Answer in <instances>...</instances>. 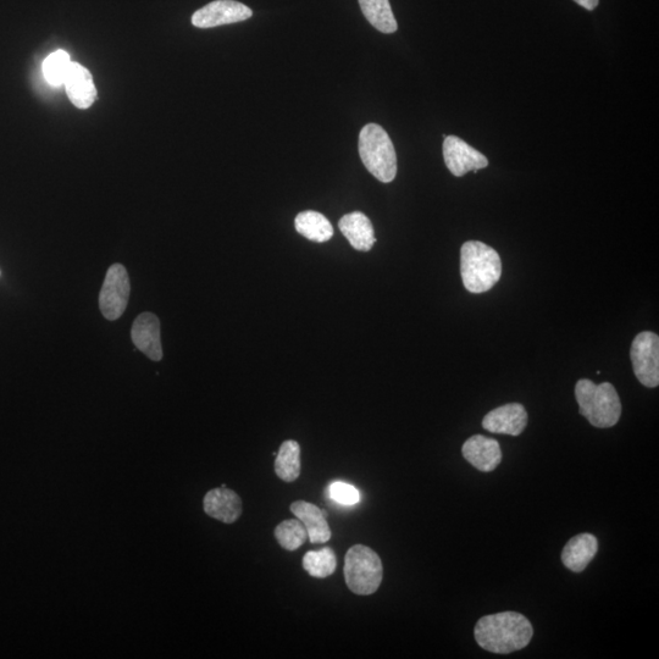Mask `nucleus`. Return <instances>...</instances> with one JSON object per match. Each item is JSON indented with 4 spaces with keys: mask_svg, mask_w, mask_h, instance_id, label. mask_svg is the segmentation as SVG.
<instances>
[{
    "mask_svg": "<svg viewBox=\"0 0 659 659\" xmlns=\"http://www.w3.org/2000/svg\"><path fill=\"white\" fill-rule=\"evenodd\" d=\"M474 634L481 649L497 655H509L530 644L534 628L523 614L502 612L479 619Z\"/></svg>",
    "mask_w": 659,
    "mask_h": 659,
    "instance_id": "nucleus-1",
    "label": "nucleus"
},
{
    "mask_svg": "<svg viewBox=\"0 0 659 659\" xmlns=\"http://www.w3.org/2000/svg\"><path fill=\"white\" fill-rule=\"evenodd\" d=\"M502 262L494 248L479 241L465 242L461 249V275L472 293L490 291L501 279Z\"/></svg>",
    "mask_w": 659,
    "mask_h": 659,
    "instance_id": "nucleus-2",
    "label": "nucleus"
},
{
    "mask_svg": "<svg viewBox=\"0 0 659 659\" xmlns=\"http://www.w3.org/2000/svg\"><path fill=\"white\" fill-rule=\"evenodd\" d=\"M575 397L579 412L598 429L613 428L622 415V402L616 387L609 382L596 385L595 382L581 379L575 386Z\"/></svg>",
    "mask_w": 659,
    "mask_h": 659,
    "instance_id": "nucleus-3",
    "label": "nucleus"
},
{
    "mask_svg": "<svg viewBox=\"0 0 659 659\" xmlns=\"http://www.w3.org/2000/svg\"><path fill=\"white\" fill-rule=\"evenodd\" d=\"M359 155L371 175L390 184L397 175L395 146L387 132L378 124L365 125L359 134Z\"/></svg>",
    "mask_w": 659,
    "mask_h": 659,
    "instance_id": "nucleus-4",
    "label": "nucleus"
},
{
    "mask_svg": "<svg viewBox=\"0 0 659 659\" xmlns=\"http://www.w3.org/2000/svg\"><path fill=\"white\" fill-rule=\"evenodd\" d=\"M384 568L381 559L370 547L356 545L345 558V579L348 589L356 595L368 596L378 591Z\"/></svg>",
    "mask_w": 659,
    "mask_h": 659,
    "instance_id": "nucleus-5",
    "label": "nucleus"
},
{
    "mask_svg": "<svg viewBox=\"0 0 659 659\" xmlns=\"http://www.w3.org/2000/svg\"><path fill=\"white\" fill-rule=\"evenodd\" d=\"M631 362L636 378L642 385L655 389L659 385V337L655 332L644 331L631 345Z\"/></svg>",
    "mask_w": 659,
    "mask_h": 659,
    "instance_id": "nucleus-6",
    "label": "nucleus"
},
{
    "mask_svg": "<svg viewBox=\"0 0 659 659\" xmlns=\"http://www.w3.org/2000/svg\"><path fill=\"white\" fill-rule=\"evenodd\" d=\"M131 292L129 274L121 264L110 267L105 276L99 308L108 320H118L124 314Z\"/></svg>",
    "mask_w": 659,
    "mask_h": 659,
    "instance_id": "nucleus-7",
    "label": "nucleus"
},
{
    "mask_svg": "<svg viewBox=\"0 0 659 659\" xmlns=\"http://www.w3.org/2000/svg\"><path fill=\"white\" fill-rule=\"evenodd\" d=\"M252 16L253 11L245 4L235 0H215L193 14L192 24L199 29H212V27L246 21Z\"/></svg>",
    "mask_w": 659,
    "mask_h": 659,
    "instance_id": "nucleus-8",
    "label": "nucleus"
},
{
    "mask_svg": "<svg viewBox=\"0 0 659 659\" xmlns=\"http://www.w3.org/2000/svg\"><path fill=\"white\" fill-rule=\"evenodd\" d=\"M443 158L454 176L462 177L469 171H478L489 166L483 153L476 151L457 136H446L443 142Z\"/></svg>",
    "mask_w": 659,
    "mask_h": 659,
    "instance_id": "nucleus-9",
    "label": "nucleus"
},
{
    "mask_svg": "<svg viewBox=\"0 0 659 659\" xmlns=\"http://www.w3.org/2000/svg\"><path fill=\"white\" fill-rule=\"evenodd\" d=\"M528 425V412L523 404L509 403L486 414L483 428L492 434L519 436Z\"/></svg>",
    "mask_w": 659,
    "mask_h": 659,
    "instance_id": "nucleus-10",
    "label": "nucleus"
},
{
    "mask_svg": "<svg viewBox=\"0 0 659 659\" xmlns=\"http://www.w3.org/2000/svg\"><path fill=\"white\" fill-rule=\"evenodd\" d=\"M462 454L479 472L490 473L502 462L500 443L483 435H474L464 442Z\"/></svg>",
    "mask_w": 659,
    "mask_h": 659,
    "instance_id": "nucleus-11",
    "label": "nucleus"
},
{
    "mask_svg": "<svg viewBox=\"0 0 659 659\" xmlns=\"http://www.w3.org/2000/svg\"><path fill=\"white\" fill-rule=\"evenodd\" d=\"M132 341L141 352L154 362L162 361L163 348L160 340V321L152 313L138 315L131 330Z\"/></svg>",
    "mask_w": 659,
    "mask_h": 659,
    "instance_id": "nucleus-12",
    "label": "nucleus"
},
{
    "mask_svg": "<svg viewBox=\"0 0 659 659\" xmlns=\"http://www.w3.org/2000/svg\"><path fill=\"white\" fill-rule=\"evenodd\" d=\"M64 85L71 103L79 109H88L96 102L97 88L85 66L71 62Z\"/></svg>",
    "mask_w": 659,
    "mask_h": 659,
    "instance_id": "nucleus-13",
    "label": "nucleus"
},
{
    "mask_svg": "<svg viewBox=\"0 0 659 659\" xmlns=\"http://www.w3.org/2000/svg\"><path fill=\"white\" fill-rule=\"evenodd\" d=\"M204 511L214 519L225 524L235 523L242 514V501L235 491L226 485L210 490L204 497Z\"/></svg>",
    "mask_w": 659,
    "mask_h": 659,
    "instance_id": "nucleus-14",
    "label": "nucleus"
},
{
    "mask_svg": "<svg viewBox=\"0 0 659 659\" xmlns=\"http://www.w3.org/2000/svg\"><path fill=\"white\" fill-rule=\"evenodd\" d=\"M290 511L296 515L299 522L306 526L308 539L312 544H325L331 539V530L326 513L318 506L306 501L292 503Z\"/></svg>",
    "mask_w": 659,
    "mask_h": 659,
    "instance_id": "nucleus-15",
    "label": "nucleus"
},
{
    "mask_svg": "<svg viewBox=\"0 0 659 659\" xmlns=\"http://www.w3.org/2000/svg\"><path fill=\"white\" fill-rule=\"evenodd\" d=\"M598 541L592 534H579L568 541L563 548L562 562L564 567L574 573L584 572L597 555Z\"/></svg>",
    "mask_w": 659,
    "mask_h": 659,
    "instance_id": "nucleus-16",
    "label": "nucleus"
},
{
    "mask_svg": "<svg viewBox=\"0 0 659 659\" xmlns=\"http://www.w3.org/2000/svg\"><path fill=\"white\" fill-rule=\"evenodd\" d=\"M339 226L343 236L357 251L369 252L375 245L374 227L367 215L361 212L343 215Z\"/></svg>",
    "mask_w": 659,
    "mask_h": 659,
    "instance_id": "nucleus-17",
    "label": "nucleus"
},
{
    "mask_svg": "<svg viewBox=\"0 0 659 659\" xmlns=\"http://www.w3.org/2000/svg\"><path fill=\"white\" fill-rule=\"evenodd\" d=\"M295 227L299 235L318 243L328 242L334 236V229L323 214L307 210L297 215Z\"/></svg>",
    "mask_w": 659,
    "mask_h": 659,
    "instance_id": "nucleus-18",
    "label": "nucleus"
},
{
    "mask_svg": "<svg viewBox=\"0 0 659 659\" xmlns=\"http://www.w3.org/2000/svg\"><path fill=\"white\" fill-rule=\"evenodd\" d=\"M359 5L370 25L382 33H395L397 20L391 8L390 0H358Z\"/></svg>",
    "mask_w": 659,
    "mask_h": 659,
    "instance_id": "nucleus-19",
    "label": "nucleus"
},
{
    "mask_svg": "<svg viewBox=\"0 0 659 659\" xmlns=\"http://www.w3.org/2000/svg\"><path fill=\"white\" fill-rule=\"evenodd\" d=\"M301 446L293 440L282 443L276 454L275 472L281 480L293 483L301 475Z\"/></svg>",
    "mask_w": 659,
    "mask_h": 659,
    "instance_id": "nucleus-20",
    "label": "nucleus"
},
{
    "mask_svg": "<svg viewBox=\"0 0 659 659\" xmlns=\"http://www.w3.org/2000/svg\"><path fill=\"white\" fill-rule=\"evenodd\" d=\"M336 567L337 558L330 547H324L320 551L307 552L303 557V568L313 578H328L335 573Z\"/></svg>",
    "mask_w": 659,
    "mask_h": 659,
    "instance_id": "nucleus-21",
    "label": "nucleus"
},
{
    "mask_svg": "<svg viewBox=\"0 0 659 659\" xmlns=\"http://www.w3.org/2000/svg\"><path fill=\"white\" fill-rule=\"evenodd\" d=\"M275 537L285 550L296 551L307 541L308 533L298 519H289L276 526Z\"/></svg>",
    "mask_w": 659,
    "mask_h": 659,
    "instance_id": "nucleus-22",
    "label": "nucleus"
},
{
    "mask_svg": "<svg viewBox=\"0 0 659 659\" xmlns=\"http://www.w3.org/2000/svg\"><path fill=\"white\" fill-rule=\"evenodd\" d=\"M70 64V55L64 51H57L49 55L43 63V74L49 85H63Z\"/></svg>",
    "mask_w": 659,
    "mask_h": 659,
    "instance_id": "nucleus-23",
    "label": "nucleus"
},
{
    "mask_svg": "<svg viewBox=\"0 0 659 659\" xmlns=\"http://www.w3.org/2000/svg\"><path fill=\"white\" fill-rule=\"evenodd\" d=\"M329 492L332 500L343 506H354L361 502V494L356 487L341 481L331 484Z\"/></svg>",
    "mask_w": 659,
    "mask_h": 659,
    "instance_id": "nucleus-24",
    "label": "nucleus"
},
{
    "mask_svg": "<svg viewBox=\"0 0 659 659\" xmlns=\"http://www.w3.org/2000/svg\"><path fill=\"white\" fill-rule=\"evenodd\" d=\"M575 3L579 4L580 7L585 8L586 10H595L598 7L600 0H574Z\"/></svg>",
    "mask_w": 659,
    "mask_h": 659,
    "instance_id": "nucleus-25",
    "label": "nucleus"
}]
</instances>
